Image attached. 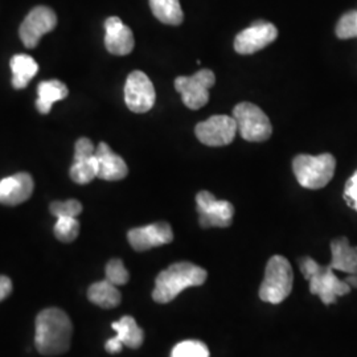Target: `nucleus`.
<instances>
[{"label": "nucleus", "mask_w": 357, "mask_h": 357, "mask_svg": "<svg viewBox=\"0 0 357 357\" xmlns=\"http://www.w3.org/2000/svg\"><path fill=\"white\" fill-rule=\"evenodd\" d=\"M72 333V321L64 311L60 308H47L36 318L35 345L41 355L57 356L69 349Z\"/></svg>", "instance_id": "nucleus-1"}, {"label": "nucleus", "mask_w": 357, "mask_h": 357, "mask_svg": "<svg viewBox=\"0 0 357 357\" xmlns=\"http://www.w3.org/2000/svg\"><path fill=\"white\" fill-rule=\"evenodd\" d=\"M206 277L205 268L191 262H176L156 277L153 299L156 303H168L185 289L202 286L206 281Z\"/></svg>", "instance_id": "nucleus-2"}, {"label": "nucleus", "mask_w": 357, "mask_h": 357, "mask_svg": "<svg viewBox=\"0 0 357 357\" xmlns=\"http://www.w3.org/2000/svg\"><path fill=\"white\" fill-rule=\"evenodd\" d=\"M301 271L310 283V291L318 295L324 305H332L339 296H344L352 289L344 281L339 280L333 268L321 266L315 259L303 257L299 261Z\"/></svg>", "instance_id": "nucleus-3"}, {"label": "nucleus", "mask_w": 357, "mask_h": 357, "mask_svg": "<svg viewBox=\"0 0 357 357\" xmlns=\"http://www.w3.org/2000/svg\"><path fill=\"white\" fill-rule=\"evenodd\" d=\"M335 169L336 159L331 153H320L318 156L301 153L294 158V175L303 188H324L333 178Z\"/></svg>", "instance_id": "nucleus-4"}, {"label": "nucleus", "mask_w": 357, "mask_h": 357, "mask_svg": "<svg viewBox=\"0 0 357 357\" xmlns=\"http://www.w3.org/2000/svg\"><path fill=\"white\" fill-rule=\"evenodd\" d=\"M294 271L290 262L282 257L274 255L268 259L265 277L259 287L261 301L278 305L283 302L293 290Z\"/></svg>", "instance_id": "nucleus-5"}, {"label": "nucleus", "mask_w": 357, "mask_h": 357, "mask_svg": "<svg viewBox=\"0 0 357 357\" xmlns=\"http://www.w3.org/2000/svg\"><path fill=\"white\" fill-rule=\"evenodd\" d=\"M233 118L237 123V131L245 141L265 142L273 134L268 115L255 103H238L233 110Z\"/></svg>", "instance_id": "nucleus-6"}, {"label": "nucleus", "mask_w": 357, "mask_h": 357, "mask_svg": "<svg viewBox=\"0 0 357 357\" xmlns=\"http://www.w3.org/2000/svg\"><path fill=\"white\" fill-rule=\"evenodd\" d=\"M215 82L216 76L211 69H200L193 76L178 77L175 79V89L188 109L199 110L209 101V89Z\"/></svg>", "instance_id": "nucleus-7"}, {"label": "nucleus", "mask_w": 357, "mask_h": 357, "mask_svg": "<svg viewBox=\"0 0 357 357\" xmlns=\"http://www.w3.org/2000/svg\"><path fill=\"white\" fill-rule=\"evenodd\" d=\"M199 222L203 228H228L233 222L234 206L227 200H217L208 191H202L196 196Z\"/></svg>", "instance_id": "nucleus-8"}, {"label": "nucleus", "mask_w": 357, "mask_h": 357, "mask_svg": "<svg viewBox=\"0 0 357 357\" xmlns=\"http://www.w3.org/2000/svg\"><path fill=\"white\" fill-rule=\"evenodd\" d=\"M237 123L233 116L213 115L196 125L197 139L209 147H222L230 144L237 134Z\"/></svg>", "instance_id": "nucleus-9"}, {"label": "nucleus", "mask_w": 357, "mask_h": 357, "mask_svg": "<svg viewBox=\"0 0 357 357\" xmlns=\"http://www.w3.org/2000/svg\"><path fill=\"white\" fill-rule=\"evenodd\" d=\"M156 93L151 79L141 70L130 73L125 85V102L132 113L143 114L155 105Z\"/></svg>", "instance_id": "nucleus-10"}, {"label": "nucleus", "mask_w": 357, "mask_h": 357, "mask_svg": "<svg viewBox=\"0 0 357 357\" xmlns=\"http://www.w3.org/2000/svg\"><path fill=\"white\" fill-rule=\"evenodd\" d=\"M56 26L57 16L54 11L45 6H38L26 15L19 29V35L26 48L33 50L38 47L40 38L53 31Z\"/></svg>", "instance_id": "nucleus-11"}, {"label": "nucleus", "mask_w": 357, "mask_h": 357, "mask_svg": "<svg viewBox=\"0 0 357 357\" xmlns=\"http://www.w3.org/2000/svg\"><path fill=\"white\" fill-rule=\"evenodd\" d=\"M278 38L277 26L265 20L255 22L234 38V51L238 54H253L262 51Z\"/></svg>", "instance_id": "nucleus-12"}, {"label": "nucleus", "mask_w": 357, "mask_h": 357, "mask_svg": "<svg viewBox=\"0 0 357 357\" xmlns=\"http://www.w3.org/2000/svg\"><path fill=\"white\" fill-rule=\"evenodd\" d=\"M128 243L137 252L150 250L172 243L174 231L168 222L159 221L141 228H134L128 233Z\"/></svg>", "instance_id": "nucleus-13"}, {"label": "nucleus", "mask_w": 357, "mask_h": 357, "mask_svg": "<svg viewBox=\"0 0 357 357\" xmlns=\"http://www.w3.org/2000/svg\"><path fill=\"white\" fill-rule=\"evenodd\" d=\"M69 175L77 184H88L98 176L96 147L88 138H79L76 142L75 163L70 167Z\"/></svg>", "instance_id": "nucleus-14"}, {"label": "nucleus", "mask_w": 357, "mask_h": 357, "mask_svg": "<svg viewBox=\"0 0 357 357\" xmlns=\"http://www.w3.org/2000/svg\"><path fill=\"white\" fill-rule=\"evenodd\" d=\"M112 327L116 332V335L114 337L109 339L105 344V348L109 354H119L123 345L137 349L143 344L144 333L134 318L123 317L122 319L114 321Z\"/></svg>", "instance_id": "nucleus-15"}, {"label": "nucleus", "mask_w": 357, "mask_h": 357, "mask_svg": "<svg viewBox=\"0 0 357 357\" xmlns=\"http://www.w3.org/2000/svg\"><path fill=\"white\" fill-rule=\"evenodd\" d=\"M105 47L115 56H126L135 45L132 31L116 16H112L105 22Z\"/></svg>", "instance_id": "nucleus-16"}, {"label": "nucleus", "mask_w": 357, "mask_h": 357, "mask_svg": "<svg viewBox=\"0 0 357 357\" xmlns=\"http://www.w3.org/2000/svg\"><path fill=\"white\" fill-rule=\"evenodd\" d=\"M33 192V178L26 172H19L0 180V204L15 206L26 202Z\"/></svg>", "instance_id": "nucleus-17"}, {"label": "nucleus", "mask_w": 357, "mask_h": 357, "mask_svg": "<svg viewBox=\"0 0 357 357\" xmlns=\"http://www.w3.org/2000/svg\"><path fill=\"white\" fill-rule=\"evenodd\" d=\"M96 158L98 162V176L97 178L116 181L126 178L128 174V165L122 156L115 153L107 143L101 142L96 149Z\"/></svg>", "instance_id": "nucleus-18"}, {"label": "nucleus", "mask_w": 357, "mask_h": 357, "mask_svg": "<svg viewBox=\"0 0 357 357\" xmlns=\"http://www.w3.org/2000/svg\"><path fill=\"white\" fill-rule=\"evenodd\" d=\"M332 259L330 266L345 274H357V246L348 238L340 237L331 243Z\"/></svg>", "instance_id": "nucleus-19"}, {"label": "nucleus", "mask_w": 357, "mask_h": 357, "mask_svg": "<svg viewBox=\"0 0 357 357\" xmlns=\"http://www.w3.org/2000/svg\"><path fill=\"white\" fill-rule=\"evenodd\" d=\"M69 90L66 85L59 79H48L40 82L38 86V101L36 107L38 113L48 114L53 103L61 101L68 97Z\"/></svg>", "instance_id": "nucleus-20"}, {"label": "nucleus", "mask_w": 357, "mask_h": 357, "mask_svg": "<svg viewBox=\"0 0 357 357\" xmlns=\"http://www.w3.org/2000/svg\"><path fill=\"white\" fill-rule=\"evenodd\" d=\"M10 65L13 70V86L15 89H24L31 79L38 75V63L28 54H15Z\"/></svg>", "instance_id": "nucleus-21"}, {"label": "nucleus", "mask_w": 357, "mask_h": 357, "mask_svg": "<svg viewBox=\"0 0 357 357\" xmlns=\"http://www.w3.org/2000/svg\"><path fill=\"white\" fill-rule=\"evenodd\" d=\"M88 298L91 303L102 308H114L121 303L119 290L107 280L93 283L88 290Z\"/></svg>", "instance_id": "nucleus-22"}, {"label": "nucleus", "mask_w": 357, "mask_h": 357, "mask_svg": "<svg viewBox=\"0 0 357 357\" xmlns=\"http://www.w3.org/2000/svg\"><path fill=\"white\" fill-rule=\"evenodd\" d=\"M153 16L167 26H180L184 13L178 0H149Z\"/></svg>", "instance_id": "nucleus-23"}, {"label": "nucleus", "mask_w": 357, "mask_h": 357, "mask_svg": "<svg viewBox=\"0 0 357 357\" xmlns=\"http://www.w3.org/2000/svg\"><path fill=\"white\" fill-rule=\"evenodd\" d=\"M54 236L61 243H73L79 233V222L76 217H60L54 225Z\"/></svg>", "instance_id": "nucleus-24"}, {"label": "nucleus", "mask_w": 357, "mask_h": 357, "mask_svg": "<svg viewBox=\"0 0 357 357\" xmlns=\"http://www.w3.org/2000/svg\"><path fill=\"white\" fill-rule=\"evenodd\" d=\"M171 357H209V349L203 342L184 340L174 347Z\"/></svg>", "instance_id": "nucleus-25"}, {"label": "nucleus", "mask_w": 357, "mask_h": 357, "mask_svg": "<svg viewBox=\"0 0 357 357\" xmlns=\"http://www.w3.org/2000/svg\"><path fill=\"white\" fill-rule=\"evenodd\" d=\"M335 32L340 40L357 38V11L344 13L339 19Z\"/></svg>", "instance_id": "nucleus-26"}, {"label": "nucleus", "mask_w": 357, "mask_h": 357, "mask_svg": "<svg viewBox=\"0 0 357 357\" xmlns=\"http://www.w3.org/2000/svg\"><path fill=\"white\" fill-rule=\"evenodd\" d=\"M128 268H125L122 259L114 258L106 265V280L115 286H123L128 282Z\"/></svg>", "instance_id": "nucleus-27"}, {"label": "nucleus", "mask_w": 357, "mask_h": 357, "mask_svg": "<svg viewBox=\"0 0 357 357\" xmlns=\"http://www.w3.org/2000/svg\"><path fill=\"white\" fill-rule=\"evenodd\" d=\"M52 215L57 218L60 217H77L82 212V205L77 200L54 202L50 206Z\"/></svg>", "instance_id": "nucleus-28"}, {"label": "nucleus", "mask_w": 357, "mask_h": 357, "mask_svg": "<svg viewBox=\"0 0 357 357\" xmlns=\"http://www.w3.org/2000/svg\"><path fill=\"white\" fill-rule=\"evenodd\" d=\"M344 200L349 208L357 212V171L345 183Z\"/></svg>", "instance_id": "nucleus-29"}, {"label": "nucleus", "mask_w": 357, "mask_h": 357, "mask_svg": "<svg viewBox=\"0 0 357 357\" xmlns=\"http://www.w3.org/2000/svg\"><path fill=\"white\" fill-rule=\"evenodd\" d=\"M11 293H13V282L6 275H0V302L4 301L7 296H10Z\"/></svg>", "instance_id": "nucleus-30"}, {"label": "nucleus", "mask_w": 357, "mask_h": 357, "mask_svg": "<svg viewBox=\"0 0 357 357\" xmlns=\"http://www.w3.org/2000/svg\"><path fill=\"white\" fill-rule=\"evenodd\" d=\"M344 282L351 289H357V274H348Z\"/></svg>", "instance_id": "nucleus-31"}]
</instances>
